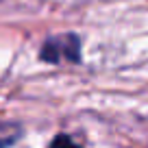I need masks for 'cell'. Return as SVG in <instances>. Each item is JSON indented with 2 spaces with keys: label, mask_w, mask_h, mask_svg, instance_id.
<instances>
[{
  "label": "cell",
  "mask_w": 148,
  "mask_h": 148,
  "mask_svg": "<svg viewBox=\"0 0 148 148\" xmlns=\"http://www.w3.org/2000/svg\"><path fill=\"white\" fill-rule=\"evenodd\" d=\"M42 59L50 63H59L61 59L79 61L81 59V46L74 35H61L55 39H48L42 48Z\"/></svg>",
  "instance_id": "6da1fadb"
},
{
  "label": "cell",
  "mask_w": 148,
  "mask_h": 148,
  "mask_svg": "<svg viewBox=\"0 0 148 148\" xmlns=\"http://www.w3.org/2000/svg\"><path fill=\"white\" fill-rule=\"evenodd\" d=\"M22 131L15 124H0V146H7V144H13L20 139Z\"/></svg>",
  "instance_id": "7a4b0ae2"
},
{
  "label": "cell",
  "mask_w": 148,
  "mask_h": 148,
  "mask_svg": "<svg viewBox=\"0 0 148 148\" xmlns=\"http://www.w3.org/2000/svg\"><path fill=\"white\" fill-rule=\"evenodd\" d=\"M72 142H74L72 137H57L55 139V144H72Z\"/></svg>",
  "instance_id": "3957f363"
}]
</instances>
